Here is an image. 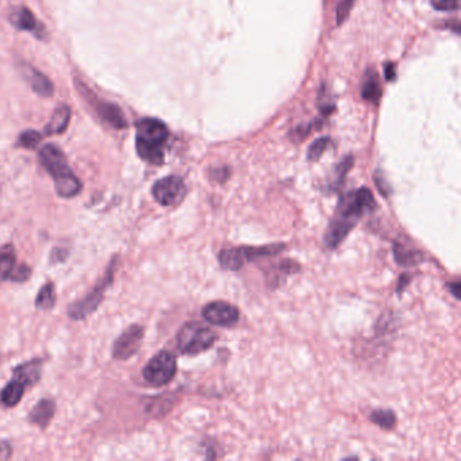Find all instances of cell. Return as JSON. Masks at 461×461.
Returning a JSON list of instances; mask_svg holds the SVG:
<instances>
[{"label":"cell","mask_w":461,"mask_h":461,"mask_svg":"<svg viewBox=\"0 0 461 461\" xmlns=\"http://www.w3.org/2000/svg\"><path fill=\"white\" fill-rule=\"evenodd\" d=\"M11 456V448L7 442H1L0 441V460L8 459Z\"/></svg>","instance_id":"obj_27"},{"label":"cell","mask_w":461,"mask_h":461,"mask_svg":"<svg viewBox=\"0 0 461 461\" xmlns=\"http://www.w3.org/2000/svg\"><path fill=\"white\" fill-rule=\"evenodd\" d=\"M42 139V135L35 130H26L19 135L18 145L26 149H33Z\"/></svg>","instance_id":"obj_23"},{"label":"cell","mask_w":461,"mask_h":461,"mask_svg":"<svg viewBox=\"0 0 461 461\" xmlns=\"http://www.w3.org/2000/svg\"><path fill=\"white\" fill-rule=\"evenodd\" d=\"M353 4H355V0H340L338 7H337V22H338V25H341L348 18Z\"/></svg>","instance_id":"obj_24"},{"label":"cell","mask_w":461,"mask_h":461,"mask_svg":"<svg viewBox=\"0 0 461 461\" xmlns=\"http://www.w3.org/2000/svg\"><path fill=\"white\" fill-rule=\"evenodd\" d=\"M177 348L184 355H199L210 349L217 341V334L207 325L191 321L182 326L177 333Z\"/></svg>","instance_id":"obj_4"},{"label":"cell","mask_w":461,"mask_h":461,"mask_svg":"<svg viewBox=\"0 0 461 461\" xmlns=\"http://www.w3.org/2000/svg\"><path fill=\"white\" fill-rule=\"evenodd\" d=\"M115 264H117V259H114L111 262V264L107 268V271H106V273H104V276L100 279V282L97 283V286L87 295H84L80 300H76L75 303H72L69 306L68 313H69V317L72 320L81 321V320L87 318L88 315H91L99 307L108 286L112 283L114 272H115Z\"/></svg>","instance_id":"obj_5"},{"label":"cell","mask_w":461,"mask_h":461,"mask_svg":"<svg viewBox=\"0 0 461 461\" xmlns=\"http://www.w3.org/2000/svg\"><path fill=\"white\" fill-rule=\"evenodd\" d=\"M371 421L384 429L395 426V414L391 410H376L371 414Z\"/></svg>","instance_id":"obj_20"},{"label":"cell","mask_w":461,"mask_h":461,"mask_svg":"<svg viewBox=\"0 0 461 461\" xmlns=\"http://www.w3.org/2000/svg\"><path fill=\"white\" fill-rule=\"evenodd\" d=\"M362 95L364 99L377 100L380 97V86L377 81L376 73H371L365 76V81L362 84Z\"/></svg>","instance_id":"obj_19"},{"label":"cell","mask_w":461,"mask_h":461,"mask_svg":"<svg viewBox=\"0 0 461 461\" xmlns=\"http://www.w3.org/2000/svg\"><path fill=\"white\" fill-rule=\"evenodd\" d=\"M395 251V260L399 264L410 265V264L420 263V255L414 251H409L407 248H403L400 244H395L394 246Z\"/></svg>","instance_id":"obj_21"},{"label":"cell","mask_w":461,"mask_h":461,"mask_svg":"<svg viewBox=\"0 0 461 461\" xmlns=\"http://www.w3.org/2000/svg\"><path fill=\"white\" fill-rule=\"evenodd\" d=\"M202 315L208 324L215 326H233L239 318V311L228 302L217 300L206 304L202 310Z\"/></svg>","instance_id":"obj_11"},{"label":"cell","mask_w":461,"mask_h":461,"mask_svg":"<svg viewBox=\"0 0 461 461\" xmlns=\"http://www.w3.org/2000/svg\"><path fill=\"white\" fill-rule=\"evenodd\" d=\"M176 372V356L169 351H161L145 365L142 369V376L148 384L153 387H163L173 380Z\"/></svg>","instance_id":"obj_6"},{"label":"cell","mask_w":461,"mask_h":461,"mask_svg":"<svg viewBox=\"0 0 461 461\" xmlns=\"http://www.w3.org/2000/svg\"><path fill=\"white\" fill-rule=\"evenodd\" d=\"M10 22L19 30H25L33 34L37 38L43 39L46 35L45 28L41 25V22L35 18L33 12L26 7H18L14 8L10 14Z\"/></svg>","instance_id":"obj_13"},{"label":"cell","mask_w":461,"mask_h":461,"mask_svg":"<svg viewBox=\"0 0 461 461\" xmlns=\"http://www.w3.org/2000/svg\"><path fill=\"white\" fill-rule=\"evenodd\" d=\"M329 138H320L317 141L313 142V145L308 148V153H307V159L310 161H317L328 149L329 146Z\"/></svg>","instance_id":"obj_22"},{"label":"cell","mask_w":461,"mask_h":461,"mask_svg":"<svg viewBox=\"0 0 461 461\" xmlns=\"http://www.w3.org/2000/svg\"><path fill=\"white\" fill-rule=\"evenodd\" d=\"M18 70L22 75V77L26 80V83L32 87L35 94L39 97H52L55 94V84L53 81L43 75L41 70H38L35 66L29 64V63H19L18 64Z\"/></svg>","instance_id":"obj_12"},{"label":"cell","mask_w":461,"mask_h":461,"mask_svg":"<svg viewBox=\"0 0 461 461\" xmlns=\"http://www.w3.org/2000/svg\"><path fill=\"white\" fill-rule=\"evenodd\" d=\"M168 137L169 132L163 121L156 118L138 121L135 133V149L138 156L149 164H163Z\"/></svg>","instance_id":"obj_3"},{"label":"cell","mask_w":461,"mask_h":461,"mask_svg":"<svg viewBox=\"0 0 461 461\" xmlns=\"http://www.w3.org/2000/svg\"><path fill=\"white\" fill-rule=\"evenodd\" d=\"M56 413V404L52 399H41L29 413V421L41 429L48 428Z\"/></svg>","instance_id":"obj_15"},{"label":"cell","mask_w":461,"mask_h":461,"mask_svg":"<svg viewBox=\"0 0 461 461\" xmlns=\"http://www.w3.org/2000/svg\"><path fill=\"white\" fill-rule=\"evenodd\" d=\"M79 90L83 94L84 98L90 101V104L92 106V108L98 112L100 119L106 124H108L111 128L114 129H125L128 126L126 118L124 111L114 103L111 101H106V100L98 99L87 87L81 86L79 83Z\"/></svg>","instance_id":"obj_9"},{"label":"cell","mask_w":461,"mask_h":461,"mask_svg":"<svg viewBox=\"0 0 461 461\" xmlns=\"http://www.w3.org/2000/svg\"><path fill=\"white\" fill-rule=\"evenodd\" d=\"M56 304V290L52 283H46L41 287L37 299H35V306L39 310L49 311L55 307Z\"/></svg>","instance_id":"obj_18"},{"label":"cell","mask_w":461,"mask_h":461,"mask_svg":"<svg viewBox=\"0 0 461 461\" xmlns=\"http://www.w3.org/2000/svg\"><path fill=\"white\" fill-rule=\"evenodd\" d=\"M384 72H386V77H387V80H393V79L395 77V68L391 66V64H389V66H386Z\"/></svg>","instance_id":"obj_28"},{"label":"cell","mask_w":461,"mask_h":461,"mask_svg":"<svg viewBox=\"0 0 461 461\" xmlns=\"http://www.w3.org/2000/svg\"><path fill=\"white\" fill-rule=\"evenodd\" d=\"M144 328L132 325L125 330L112 345V356L117 360H128L133 357L141 348L144 340Z\"/></svg>","instance_id":"obj_10"},{"label":"cell","mask_w":461,"mask_h":461,"mask_svg":"<svg viewBox=\"0 0 461 461\" xmlns=\"http://www.w3.org/2000/svg\"><path fill=\"white\" fill-rule=\"evenodd\" d=\"M284 249V245H268V246H262V248H230V249H224L219 253V263L222 268L229 269V271H238L242 268V265L246 262H252L257 257H264V256H272Z\"/></svg>","instance_id":"obj_7"},{"label":"cell","mask_w":461,"mask_h":461,"mask_svg":"<svg viewBox=\"0 0 461 461\" xmlns=\"http://www.w3.org/2000/svg\"><path fill=\"white\" fill-rule=\"evenodd\" d=\"M15 263L17 257L14 246L6 245L3 249H0V283L11 277L15 269Z\"/></svg>","instance_id":"obj_17"},{"label":"cell","mask_w":461,"mask_h":461,"mask_svg":"<svg viewBox=\"0 0 461 461\" xmlns=\"http://www.w3.org/2000/svg\"><path fill=\"white\" fill-rule=\"evenodd\" d=\"M32 271L30 268H28L26 265H21V266H15L12 275L10 279L12 280H17V282H23V280H28L29 276H30Z\"/></svg>","instance_id":"obj_26"},{"label":"cell","mask_w":461,"mask_h":461,"mask_svg":"<svg viewBox=\"0 0 461 461\" xmlns=\"http://www.w3.org/2000/svg\"><path fill=\"white\" fill-rule=\"evenodd\" d=\"M460 0H431V4L438 11H455L459 8Z\"/></svg>","instance_id":"obj_25"},{"label":"cell","mask_w":461,"mask_h":461,"mask_svg":"<svg viewBox=\"0 0 461 461\" xmlns=\"http://www.w3.org/2000/svg\"><path fill=\"white\" fill-rule=\"evenodd\" d=\"M376 208L375 198L368 188H359L348 194L340 202L337 213L325 233V244L330 249H335L357 225L366 213Z\"/></svg>","instance_id":"obj_1"},{"label":"cell","mask_w":461,"mask_h":461,"mask_svg":"<svg viewBox=\"0 0 461 461\" xmlns=\"http://www.w3.org/2000/svg\"><path fill=\"white\" fill-rule=\"evenodd\" d=\"M39 161L52 176L59 197L75 198L81 193L83 184L68 164L66 155L59 146L53 144L45 145L39 150Z\"/></svg>","instance_id":"obj_2"},{"label":"cell","mask_w":461,"mask_h":461,"mask_svg":"<svg viewBox=\"0 0 461 461\" xmlns=\"http://www.w3.org/2000/svg\"><path fill=\"white\" fill-rule=\"evenodd\" d=\"M187 194L186 184L182 177L170 175L160 179L152 188V195L161 206H175L180 203Z\"/></svg>","instance_id":"obj_8"},{"label":"cell","mask_w":461,"mask_h":461,"mask_svg":"<svg viewBox=\"0 0 461 461\" xmlns=\"http://www.w3.org/2000/svg\"><path fill=\"white\" fill-rule=\"evenodd\" d=\"M29 386H32L30 382L25 376L14 371V377L7 383V386L0 393V402L7 407L17 406L22 400Z\"/></svg>","instance_id":"obj_14"},{"label":"cell","mask_w":461,"mask_h":461,"mask_svg":"<svg viewBox=\"0 0 461 461\" xmlns=\"http://www.w3.org/2000/svg\"><path fill=\"white\" fill-rule=\"evenodd\" d=\"M69 121H70V108L66 104H59L55 108L50 117V121L48 122L45 128V134L55 135V134H61L66 132Z\"/></svg>","instance_id":"obj_16"}]
</instances>
